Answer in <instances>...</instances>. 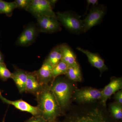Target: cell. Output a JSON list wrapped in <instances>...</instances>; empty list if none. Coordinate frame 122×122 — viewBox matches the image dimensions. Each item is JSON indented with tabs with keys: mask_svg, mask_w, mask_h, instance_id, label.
Instances as JSON below:
<instances>
[{
	"mask_svg": "<svg viewBox=\"0 0 122 122\" xmlns=\"http://www.w3.org/2000/svg\"><path fill=\"white\" fill-rule=\"evenodd\" d=\"M39 116L47 122L55 120L60 115L61 110L50 86L45 85L43 89L36 96Z\"/></svg>",
	"mask_w": 122,
	"mask_h": 122,
	"instance_id": "cell-1",
	"label": "cell"
},
{
	"mask_svg": "<svg viewBox=\"0 0 122 122\" xmlns=\"http://www.w3.org/2000/svg\"><path fill=\"white\" fill-rule=\"evenodd\" d=\"M58 21L70 32L74 34L83 33V24L81 16L72 11L58 12L56 13Z\"/></svg>",
	"mask_w": 122,
	"mask_h": 122,
	"instance_id": "cell-2",
	"label": "cell"
},
{
	"mask_svg": "<svg viewBox=\"0 0 122 122\" xmlns=\"http://www.w3.org/2000/svg\"><path fill=\"white\" fill-rule=\"evenodd\" d=\"M61 111L67 107L72 94V89L66 81L61 79H55L50 86Z\"/></svg>",
	"mask_w": 122,
	"mask_h": 122,
	"instance_id": "cell-3",
	"label": "cell"
},
{
	"mask_svg": "<svg viewBox=\"0 0 122 122\" xmlns=\"http://www.w3.org/2000/svg\"><path fill=\"white\" fill-rule=\"evenodd\" d=\"M107 12V7L104 5L98 4L92 8L89 13L82 20L83 33L101 23Z\"/></svg>",
	"mask_w": 122,
	"mask_h": 122,
	"instance_id": "cell-4",
	"label": "cell"
},
{
	"mask_svg": "<svg viewBox=\"0 0 122 122\" xmlns=\"http://www.w3.org/2000/svg\"><path fill=\"white\" fill-rule=\"evenodd\" d=\"M26 11L36 18L42 16H56L49 0H32Z\"/></svg>",
	"mask_w": 122,
	"mask_h": 122,
	"instance_id": "cell-5",
	"label": "cell"
},
{
	"mask_svg": "<svg viewBox=\"0 0 122 122\" xmlns=\"http://www.w3.org/2000/svg\"><path fill=\"white\" fill-rule=\"evenodd\" d=\"M36 18L40 32L53 33L61 30V24L56 16H42Z\"/></svg>",
	"mask_w": 122,
	"mask_h": 122,
	"instance_id": "cell-6",
	"label": "cell"
},
{
	"mask_svg": "<svg viewBox=\"0 0 122 122\" xmlns=\"http://www.w3.org/2000/svg\"><path fill=\"white\" fill-rule=\"evenodd\" d=\"M40 32L37 26L30 24L25 27L16 41L17 45L27 46L35 42Z\"/></svg>",
	"mask_w": 122,
	"mask_h": 122,
	"instance_id": "cell-7",
	"label": "cell"
},
{
	"mask_svg": "<svg viewBox=\"0 0 122 122\" xmlns=\"http://www.w3.org/2000/svg\"><path fill=\"white\" fill-rule=\"evenodd\" d=\"M68 122H111L100 110L94 109L83 114L73 116Z\"/></svg>",
	"mask_w": 122,
	"mask_h": 122,
	"instance_id": "cell-8",
	"label": "cell"
},
{
	"mask_svg": "<svg viewBox=\"0 0 122 122\" xmlns=\"http://www.w3.org/2000/svg\"><path fill=\"white\" fill-rule=\"evenodd\" d=\"M101 91L92 88H86L76 91L75 98L78 102L82 103L93 102L101 99Z\"/></svg>",
	"mask_w": 122,
	"mask_h": 122,
	"instance_id": "cell-9",
	"label": "cell"
},
{
	"mask_svg": "<svg viewBox=\"0 0 122 122\" xmlns=\"http://www.w3.org/2000/svg\"><path fill=\"white\" fill-rule=\"evenodd\" d=\"M0 99L4 103L12 105L20 111L28 112L31 114L33 116H39V111L37 106H33L22 99L14 101L8 100L2 96L0 91Z\"/></svg>",
	"mask_w": 122,
	"mask_h": 122,
	"instance_id": "cell-10",
	"label": "cell"
},
{
	"mask_svg": "<svg viewBox=\"0 0 122 122\" xmlns=\"http://www.w3.org/2000/svg\"><path fill=\"white\" fill-rule=\"evenodd\" d=\"M122 80L121 78L113 79L105 88L101 91V102L105 106L108 99L112 95L122 89Z\"/></svg>",
	"mask_w": 122,
	"mask_h": 122,
	"instance_id": "cell-11",
	"label": "cell"
},
{
	"mask_svg": "<svg viewBox=\"0 0 122 122\" xmlns=\"http://www.w3.org/2000/svg\"><path fill=\"white\" fill-rule=\"evenodd\" d=\"M76 49L78 51L86 55L91 65L97 69L101 73L108 69L105 64L104 60L98 54L92 52L81 47H77Z\"/></svg>",
	"mask_w": 122,
	"mask_h": 122,
	"instance_id": "cell-12",
	"label": "cell"
},
{
	"mask_svg": "<svg viewBox=\"0 0 122 122\" xmlns=\"http://www.w3.org/2000/svg\"><path fill=\"white\" fill-rule=\"evenodd\" d=\"M45 86L40 83L35 71L27 72L25 92L33 94L36 96L42 90Z\"/></svg>",
	"mask_w": 122,
	"mask_h": 122,
	"instance_id": "cell-13",
	"label": "cell"
},
{
	"mask_svg": "<svg viewBox=\"0 0 122 122\" xmlns=\"http://www.w3.org/2000/svg\"><path fill=\"white\" fill-rule=\"evenodd\" d=\"M53 67L46 61H44L41 67L35 73L40 83L43 86L48 85L52 79V71Z\"/></svg>",
	"mask_w": 122,
	"mask_h": 122,
	"instance_id": "cell-14",
	"label": "cell"
},
{
	"mask_svg": "<svg viewBox=\"0 0 122 122\" xmlns=\"http://www.w3.org/2000/svg\"><path fill=\"white\" fill-rule=\"evenodd\" d=\"M11 78L14 81L20 93H22L25 92L27 79V71L15 68L14 71L12 73Z\"/></svg>",
	"mask_w": 122,
	"mask_h": 122,
	"instance_id": "cell-15",
	"label": "cell"
},
{
	"mask_svg": "<svg viewBox=\"0 0 122 122\" xmlns=\"http://www.w3.org/2000/svg\"><path fill=\"white\" fill-rule=\"evenodd\" d=\"M61 51V61L66 63L69 66L78 65L76 55L71 48L66 43L60 45Z\"/></svg>",
	"mask_w": 122,
	"mask_h": 122,
	"instance_id": "cell-16",
	"label": "cell"
},
{
	"mask_svg": "<svg viewBox=\"0 0 122 122\" xmlns=\"http://www.w3.org/2000/svg\"><path fill=\"white\" fill-rule=\"evenodd\" d=\"M61 51L60 45L53 48L45 61L54 67L61 61Z\"/></svg>",
	"mask_w": 122,
	"mask_h": 122,
	"instance_id": "cell-17",
	"label": "cell"
},
{
	"mask_svg": "<svg viewBox=\"0 0 122 122\" xmlns=\"http://www.w3.org/2000/svg\"><path fill=\"white\" fill-rule=\"evenodd\" d=\"M66 76L71 81L75 82H81L82 80L81 72L79 64L69 66Z\"/></svg>",
	"mask_w": 122,
	"mask_h": 122,
	"instance_id": "cell-18",
	"label": "cell"
},
{
	"mask_svg": "<svg viewBox=\"0 0 122 122\" xmlns=\"http://www.w3.org/2000/svg\"><path fill=\"white\" fill-rule=\"evenodd\" d=\"M16 8V5L14 1L7 2L0 0V14H4L8 16H11Z\"/></svg>",
	"mask_w": 122,
	"mask_h": 122,
	"instance_id": "cell-19",
	"label": "cell"
},
{
	"mask_svg": "<svg viewBox=\"0 0 122 122\" xmlns=\"http://www.w3.org/2000/svg\"><path fill=\"white\" fill-rule=\"evenodd\" d=\"M69 66L65 62L61 61L53 68L52 75L53 79L56 78L57 77L62 75L66 74Z\"/></svg>",
	"mask_w": 122,
	"mask_h": 122,
	"instance_id": "cell-20",
	"label": "cell"
},
{
	"mask_svg": "<svg viewBox=\"0 0 122 122\" xmlns=\"http://www.w3.org/2000/svg\"><path fill=\"white\" fill-rule=\"evenodd\" d=\"M111 112L112 116L116 119L122 118V108L121 105L117 103H113L111 106Z\"/></svg>",
	"mask_w": 122,
	"mask_h": 122,
	"instance_id": "cell-21",
	"label": "cell"
},
{
	"mask_svg": "<svg viewBox=\"0 0 122 122\" xmlns=\"http://www.w3.org/2000/svg\"><path fill=\"white\" fill-rule=\"evenodd\" d=\"M12 73L7 68L5 63H0V79L6 81L11 78Z\"/></svg>",
	"mask_w": 122,
	"mask_h": 122,
	"instance_id": "cell-22",
	"label": "cell"
},
{
	"mask_svg": "<svg viewBox=\"0 0 122 122\" xmlns=\"http://www.w3.org/2000/svg\"><path fill=\"white\" fill-rule=\"evenodd\" d=\"M32 0H15L14 1L17 8L27 10L31 4Z\"/></svg>",
	"mask_w": 122,
	"mask_h": 122,
	"instance_id": "cell-23",
	"label": "cell"
},
{
	"mask_svg": "<svg viewBox=\"0 0 122 122\" xmlns=\"http://www.w3.org/2000/svg\"><path fill=\"white\" fill-rule=\"evenodd\" d=\"M25 122H48L41 116H33Z\"/></svg>",
	"mask_w": 122,
	"mask_h": 122,
	"instance_id": "cell-24",
	"label": "cell"
},
{
	"mask_svg": "<svg viewBox=\"0 0 122 122\" xmlns=\"http://www.w3.org/2000/svg\"><path fill=\"white\" fill-rule=\"evenodd\" d=\"M86 1L87 3V6H86V10L84 15H86L87 11H88V10H89L90 6H91L92 8L94 6L98 5V1L97 0H87Z\"/></svg>",
	"mask_w": 122,
	"mask_h": 122,
	"instance_id": "cell-25",
	"label": "cell"
},
{
	"mask_svg": "<svg viewBox=\"0 0 122 122\" xmlns=\"http://www.w3.org/2000/svg\"><path fill=\"white\" fill-rule=\"evenodd\" d=\"M115 99L116 102L119 105L122 104V90L119 91L115 93Z\"/></svg>",
	"mask_w": 122,
	"mask_h": 122,
	"instance_id": "cell-26",
	"label": "cell"
},
{
	"mask_svg": "<svg viewBox=\"0 0 122 122\" xmlns=\"http://www.w3.org/2000/svg\"><path fill=\"white\" fill-rule=\"evenodd\" d=\"M5 63L4 57H3L2 53H1L0 51V63Z\"/></svg>",
	"mask_w": 122,
	"mask_h": 122,
	"instance_id": "cell-27",
	"label": "cell"
},
{
	"mask_svg": "<svg viewBox=\"0 0 122 122\" xmlns=\"http://www.w3.org/2000/svg\"><path fill=\"white\" fill-rule=\"evenodd\" d=\"M56 122L55 120H54V121H50V122Z\"/></svg>",
	"mask_w": 122,
	"mask_h": 122,
	"instance_id": "cell-28",
	"label": "cell"
}]
</instances>
